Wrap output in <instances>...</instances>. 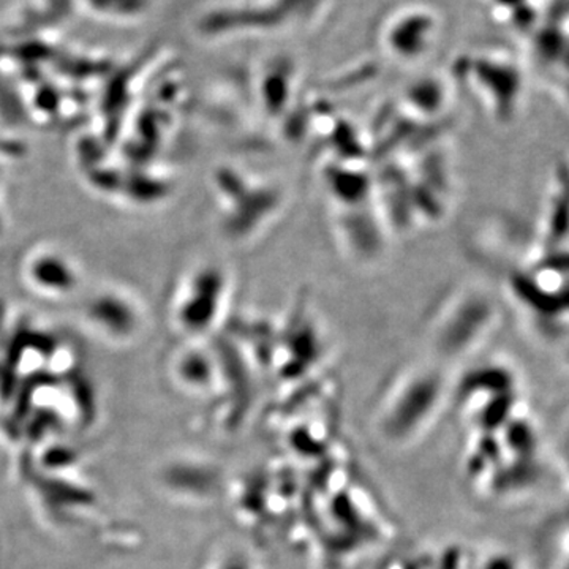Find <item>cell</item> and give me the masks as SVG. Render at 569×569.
Instances as JSON below:
<instances>
[{
  "mask_svg": "<svg viewBox=\"0 0 569 569\" xmlns=\"http://www.w3.org/2000/svg\"><path fill=\"white\" fill-rule=\"evenodd\" d=\"M389 20L385 31L387 52L399 61H415L432 48L437 22L432 14L421 10L399 11Z\"/></svg>",
  "mask_w": 569,
  "mask_h": 569,
  "instance_id": "obj_1",
  "label": "cell"
}]
</instances>
